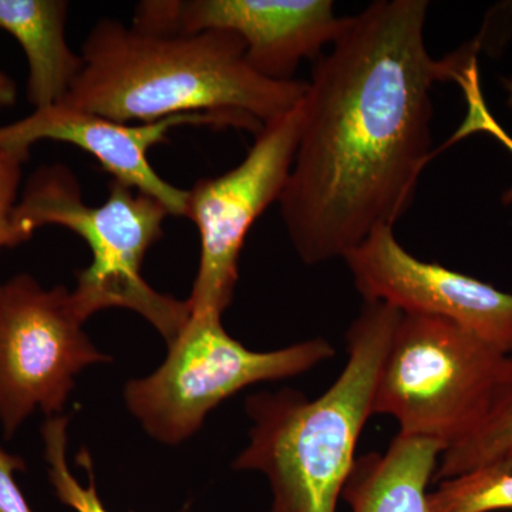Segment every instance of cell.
<instances>
[{
    "mask_svg": "<svg viewBox=\"0 0 512 512\" xmlns=\"http://www.w3.org/2000/svg\"><path fill=\"white\" fill-rule=\"evenodd\" d=\"M429 2L380 0L313 70L282 221L306 265L342 258L410 207L431 150V90L450 60L424 39Z\"/></svg>",
    "mask_w": 512,
    "mask_h": 512,
    "instance_id": "obj_1",
    "label": "cell"
},
{
    "mask_svg": "<svg viewBox=\"0 0 512 512\" xmlns=\"http://www.w3.org/2000/svg\"><path fill=\"white\" fill-rule=\"evenodd\" d=\"M83 69L64 97L74 107L127 124L187 113L237 120L258 133L295 109L308 83L255 72L235 33H156L100 19L82 47Z\"/></svg>",
    "mask_w": 512,
    "mask_h": 512,
    "instance_id": "obj_2",
    "label": "cell"
},
{
    "mask_svg": "<svg viewBox=\"0 0 512 512\" xmlns=\"http://www.w3.org/2000/svg\"><path fill=\"white\" fill-rule=\"evenodd\" d=\"M400 316L392 306L365 302L346 333L348 362L316 399L293 389L248 397L249 443L232 467L268 478L271 512H336Z\"/></svg>",
    "mask_w": 512,
    "mask_h": 512,
    "instance_id": "obj_3",
    "label": "cell"
},
{
    "mask_svg": "<svg viewBox=\"0 0 512 512\" xmlns=\"http://www.w3.org/2000/svg\"><path fill=\"white\" fill-rule=\"evenodd\" d=\"M170 211L156 198L111 180L109 197L84 202L76 175L64 164L42 165L30 175L12 214L20 244L37 229L57 225L86 242L92 264L76 272L74 309L86 322L110 308L130 309L147 319L171 343L190 320L187 301L151 288L141 275L150 248L163 237Z\"/></svg>",
    "mask_w": 512,
    "mask_h": 512,
    "instance_id": "obj_4",
    "label": "cell"
},
{
    "mask_svg": "<svg viewBox=\"0 0 512 512\" xmlns=\"http://www.w3.org/2000/svg\"><path fill=\"white\" fill-rule=\"evenodd\" d=\"M504 353L448 320L402 313L377 377L373 414L404 436L447 448L467 439L490 409Z\"/></svg>",
    "mask_w": 512,
    "mask_h": 512,
    "instance_id": "obj_5",
    "label": "cell"
},
{
    "mask_svg": "<svg viewBox=\"0 0 512 512\" xmlns=\"http://www.w3.org/2000/svg\"><path fill=\"white\" fill-rule=\"evenodd\" d=\"M222 316H190L156 372L124 389L128 410L160 443L175 446L201 429L208 413L249 386L289 379L335 356L326 339L255 352L225 332Z\"/></svg>",
    "mask_w": 512,
    "mask_h": 512,
    "instance_id": "obj_6",
    "label": "cell"
},
{
    "mask_svg": "<svg viewBox=\"0 0 512 512\" xmlns=\"http://www.w3.org/2000/svg\"><path fill=\"white\" fill-rule=\"evenodd\" d=\"M72 291L19 274L0 285V423L10 439L40 410L60 416L87 366L111 362L84 333Z\"/></svg>",
    "mask_w": 512,
    "mask_h": 512,
    "instance_id": "obj_7",
    "label": "cell"
},
{
    "mask_svg": "<svg viewBox=\"0 0 512 512\" xmlns=\"http://www.w3.org/2000/svg\"><path fill=\"white\" fill-rule=\"evenodd\" d=\"M302 101L255 134L247 156L228 173L202 178L187 195L185 217L200 234L201 254L188 308L222 316L234 299L239 256L252 225L279 201L288 183L302 126Z\"/></svg>",
    "mask_w": 512,
    "mask_h": 512,
    "instance_id": "obj_8",
    "label": "cell"
},
{
    "mask_svg": "<svg viewBox=\"0 0 512 512\" xmlns=\"http://www.w3.org/2000/svg\"><path fill=\"white\" fill-rule=\"evenodd\" d=\"M348 22L330 0H153L138 5L131 26L156 33H235L256 73L292 82L302 60L332 46Z\"/></svg>",
    "mask_w": 512,
    "mask_h": 512,
    "instance_id": "obj_9",
    "label": "cell"
},
{
    "mask_svg": "<svg viewBox=\"0 0 512 512\" xmlns=\"http://www.w3.org/2000/svg\"><path fill=\"white\" fill-rule=\"evenodd\" d=\"M366 303L448 320L504 355L512 353V292L409 254L383 227L345 256Z\"/></svg>",
    "mask_w": 512,
    "mask_h": 512,
    "instance_id": "obj_10",
    "label": "cell"
},
{
    "mask_svg": "<svg viewBox=\"0 0 512 512\" xmlns=\"http://www.w3.org/2000/svg\"><path fill=\"white\" fill-rule=\"evenodd\" d=\"M181 126L242 128L231 117L211 113L177 114L153 123L128 126L89 111L56 104L0 127V148L30 151L33 144L42 140L73 144L96 158L113 180L156 198L170 215L185 217L188 190L167 183L148 161V151L165 143L171 130Z\"/></svg>",
    "mask_w": 512,
    "mask_h": 512,
    "instance_id": "obj_11",
    "label": "cell"
},
{
    "mask_svg": "<svg viewBox=\"0 0 512 512\" xmlns=\"http://www.w3.org/2000/svg\"><path fill=\"white\" fill-rule=\"evenodd\" d=\"M443 453L437 441L399 433L384 453L356 458L342 500L352 512H430L427 488Z\"/></svg>",
    "mask_w": 512,
    "mask_h": 512,
    "instance_id": "obj_12",
    "label": "cell"
},
{
    "mask_svg": "<svg viewBox=\"0 0 512 512\" xmlns=\"http://www.w3.org/2000/svg\"><path fill=\"white\" fill-rule=\"evenodd\" d=\"M67 12L64 0H0V30L25 52L28 100L35 110L62 103L83 69L82 55L67 45Z\"/></svg>",
    "mask_w": 512,
    "mask_h": 512,
    "instance_id": "obj_13",
    "label": "cell"
},
{
    "mask_svg": "<svg viewBox=\"0 0 512 512\" xmlns=\"http://www.w3.org/2000/svg\"><path fill=\"white\" fill-rule=\"evenodd\" d=\"M512 453V353L505 357L490 409L467 439L441 454L434 483L460 476Z\"/></svg>",
    "mask_w": 512,
    "mask_h": 512,
    "instance_id": "obj_14",
    "label": "cell"
},
{
    "mask_svg": "<svg viewBox=\"0 0 512 512\" xmlns=\"http://www.w3.org/2000/svg\"><path fill=\"white\" fill-rule=\"evenodd\" d=\"M437 485L430 512L512 511V453Z\"/></svg>",
    "mask_w": 512,
    "mask_h": 512,
    "instance_id": "obj_15",
    "label": "cell"
},
{
    "mask_svg": "<svg viewBox=\"0 0 512 512\" xmlns=\"http://www.w3.org/2000/svg\"><path fill=\"white\" fill-rule=\"evenodd\" d=\"M70 416L49 417L42 427L45 457L49 466V478L57 498L76 512H110L97 494L92 456L89 451H80L77 463L87 474V485L80 484L67 464V427ZM181 512H192L184 510Z\"/></svg>",
    "mask_w": 512,
    "mask_h": 512,
    "instance_id": "obj_16",
    "label": "cell"
},
{
    "mask_svg": "<svg viewBox=\"0 0 512 512\" xmlns=\"http://www.w3.org/2000/svg\"><path fill=\"white\" fill-rule=\"evenodd\" d=\"M448 79L456 80L460 84L464 97H466L467 114L460 127L454 131L453 136L448 138L447 143L443 144L439 150L434 151V154H439L440 151L454 146L458 141L473 136V134L484 133L494 137L501 146L510 151L512 156V137L494 119L493 114L488 110L487 103H485L476 57H464V59L454 57ZM503 204H512V187L504 192Z\"/></svg>",
    "mask_w": 512,
    "mask_h": 512,
    "instance_id": "obj_17",
    "label": "cell"
},
{
    "mask_svg": "<svg viewBox=\"0 0 512 512\" xmlns=\"http://www.w3.org/2000/svg\"><path fill=\"white\" fill-rule=\"evenodd\" d=\"M30 151L22 148H0V249L19 247L20 241L12 225V214L19 201L23 165Z\"/></svg>",
    "mask_w": 512,
    "mask_h": 512,
    "instance_id": "obj_18",
    "label": "cell"
},
{
    "mask_svg": "<svg viewBox=\"0 0 512 512\" xmlns=\"http://www.w3.org/2000/svg\"><path fill=\"white\" fill-rule=\"evenodd\" d=\"M23 470L25 460L0 446V512H35L15 480L16 471Z\"/></svg>",
    "mask_w": 512,
    "mask_h": 512,
    "instance_id": "obj_19",
    "label": "cell"
},
{
    "mask_svg": "<svg viewBox=\"0 0 512 512\" xmlns=\"http://www.w3.org/2000/svg\"><path fill=\"white\" fill-rule=\"evenodd\" d=\"M16 84L12 79L0 70V110L12 107L16 103Z\"/></svg>",
    "mask_w": 512,
    "mask_h": 512,
    "instance_id": "obj_20",
    "label": "cell"
},
{
    "mask_svg": "<svg viewBox=\"0 0 512 512\" xmlns=\"http://www.w3.org/2000/svg\"><path fill=\"white\" fill-rule=\"evenodd\" d=\"M501 82H503L504 89L507 90L508 104H510L512 109V77H505Z\"/></svg>",
    "mask_w": 512,
    "mask_h": 512,
    "instance_id": "obj_21",
    "label": "cell"
}]
</instances>
